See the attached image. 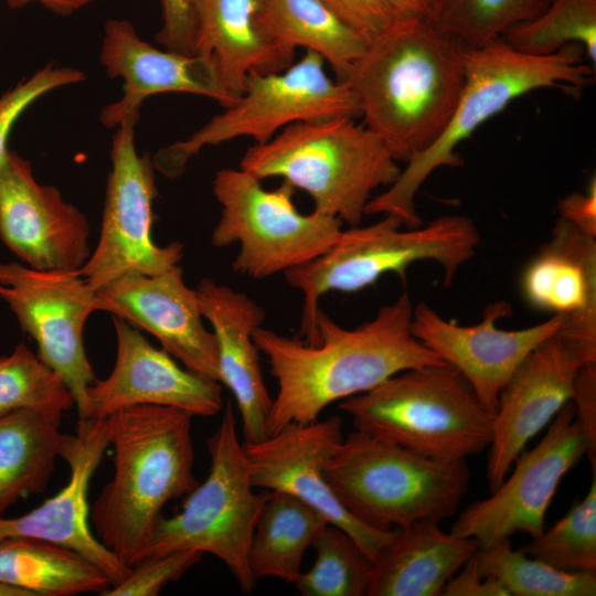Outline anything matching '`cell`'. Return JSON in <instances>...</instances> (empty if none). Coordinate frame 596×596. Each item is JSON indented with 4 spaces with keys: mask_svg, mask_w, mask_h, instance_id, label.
Returning <instances> with one entry per match:
<instances>
[{
    "mask_svg": "<svg viewBox=\"0 0 596 596\" xmlns=\"http://www.w3.org/2000/svg\"><path fill=\"white\" fill-rule=\"evenodd\" d=\"M413 308L405 291L354 329L340 326L320 309L316 343L256 328L254 342L277 382L267 436L291 423L315 422L330 404L364 393L400 372L443 362L413 336Z\"/></svg>",
    "mask_w": 596,
    "mask_h": 596,
    "instance_id": "obj_1",
    "label": "cell"
},
{
    "mask_svg": "<svg viewBox=\"0 0 596 596\" xmlns=\"http://www.w3.org/2000/svg\"><path fill=\"white\" fill-rule=\"evenodd\" d=\"M466 47L428 18L401 19L373 39L345 83L363 124L397 162L424 152L447 126L465 82Z\"/></svg>",
    "mask_w": 596,
    "mask_h": 596,
    "instance_id": "obj_2",
    "label": "cell"
},
{
    "mask_svg": "<svg viewBox=\"0 0 596 596\" xmlns=\"http://www.w3.org/2000/svg\"><path fill=\"white\" fill-rule=\"evenodd\" d=\"M192 417L175 407L135 405L105 418L114 475L89 507V523L128 567L140 561L163 507L198 485Z\"/></svg>",
    "mask_w": 596,
    "mask_h": 596,
    "instance_id": "obj_3",
    "label": "cell"
},
{
    "mask_svg": "<svg viewBox=\"0 0 596 596\" xmlns=\"http://www.w3.org/2000/svg\"><path fill=\"white\" fill-rule=\"evenodd\" d=\"M578 45L550 55H529L501 36L479 47L466 49L465 82L457 106L443 132L424 152L406 162L386 191L371 198L365 214H391L403 225L423 224L415 207L421 187L433 172L461 164L456 148L512 100L530 92L557 87L583 88L593 67L582 63Z\"/></svg>",
    "mask_w": 596,
    "mask_h": 596,
    "instance_id": "obj_4",
    "label": "cell"
},
{
    "mask_svg": "<svg viewBox=\"0 0 596 596\" xmlns=\"http://www.w3.org/2000/svg\"><path fill=\"white\" fill-rule=\"evenodd\" d=\"M240 168L259 180L281 178L312 199L313 211L359 225L372 192L402 169L384 142L353 117L295 123L243 155Z\"/></svg>",
    "mask_w": 596,
    "mask_h": 596,
    "instance_id": "obj_5",
    "label": "cell"
},
{
    "mask_svg": "<svg viewBox=\"0 0 596 596\" xmlns=\"http://www.w3.org/2000/svg\"><path fill=\"white\" fill-rule=\"evenodd\" d=\"M339 408L355 430L435 460H466L492 439L494 414L444 361L400 372Z\"/></svg>",
    "mask_w": 596,
    "mask_h": 596,
    "instance_id": "obj_6",
    "label": "cell"
},
{
    "mask_svg": "<svg viewBox=\"0 0 596 596\" xmlns=\"http://www.w3.org/2000/svg\"><path fill=\"white\" fill-rule=\"evenodd\" d=\"M394 215L368 226L343 230L338 242L316 259L286 273V283L302 295L300 336L316 343L319 299L330 291L355 292L394 273L402 279L407 268L433 260L444 270L450 286L459 269L476 254L480 234L464 215H441L426 225L402 230Z\"/></svg>",
    "mask_w": 596,
    "mask_h": 596,
    "instance_id": "obj_7",
    "label": "cell"
},
{
    "mask_svg": "<svg viewBox=\"0 0 596 596\" xmlns=\"http://www.w3.org/2000/svg\"><path fill=\"white\" fill-rule=\"evenodd\" d=\"M324 476L354 518L380 530L453 517L470 480L466 460L430 459L359 430L338 445Z\"/></svg>",
    "mask_w": 596,
    "mask_h": 596,
    "instance_id": "obj_8",
    "label": "cell"
},
{
    "mask_svg": "<svg viewBox=\"0 0 596 596\" xmlns=\"http://www.w3.org/2000/svg\"><path fill=\"white\" fill-rule=\"evenodd\" d=\"M206 446L205 479L184 496L177 514L158 520L140 561L181 550L210 553L224 563L244 593H251L256 579L248 550L264 494L254 492L231 402Z\"/></svg>",
    "mask_w": 596,
    "mask_h": 596,
    "instance_id": "obj_9",
    "label": "cell"
},
{
    "mask_svg": "<svg viewBox=\"0 0 596 596\" xmlns=\"http://www.w3.org/2000/svg\"><path fill=\"white\" fill-rule=\"evenodd\" d=\"M324 60L313 51L287 68L249 72L241 95L187 139L152 157L156 171L167 178L182 175L188 162L206 146L247 137L264 143L286 127L319 118L361 116L358 99L345 82L332 79Z\"/></svg>",
    "mask_w": 596,
    "mask_h": 596,
    "instance_id": "obj_10",
    "label": "cell"
},
{
    "mask_svg": "<svg viewBox=\"0 0 596 596\" xmlns=\"http://www.w3.org/2000/svg\"><path fill=\"white\" fill-rule=\"evenodd\" d=\"M294 192L285 181L267 190L262 180L241 168L216 172L213 193L221 216L211 244L217 248L240 244L233 262L235 273L255 279L286 273L316 259L338 242L343 222L316 211L300 213Z\"/></svg>",
    "mask_w": 596,
    "mask_h": 596,
    "instance_id": "obj_11",
    "label": "cell"
},
{
    "mask_svg": "<svg viewBox=\"0 0 596 596\" xmlns=\"http://www.w3.org/2000/svg\"><path fill=\"white\" fill-rule=\"evenodd\" d=\"M128 117L113 136L100 233L94 251L76 273L99 290L127 274L153 275L178 265L183 244L161 246L152 240V204L158 194L152 158L138 155Z\"/></svg>",
    "mask_w": 596,
    "mask_h": 596,
    "instance_id": "obj_12",
    "label": "cell"
},
{
    "mask_svg": "<svg viewBox=\"0 0 596 596\" xmlns=\"http://www.w3.org/2000/svg\"><path fill=\"white\" fill-rule=\"evenodd\" d=\"M0 299L36 343L38 356L52 368L75 398L78 418L96 376L84 347V328L96 311V290L76 272L39 270L23 263H0Z\"/></svg>",
    "mask_w": 596,
    "mask_h": 596,
    "instance_id": "obj_13",
    "label": "cell"
},
{
    "mask_svg": "<svg viewBox=\"0 0 596 596\" xmlns=\"http://www.w3.org/2000/svg\"><path fill=\"white\" fill-rule=\"evenodd\" d=\"M589 451L588 438L570 401L543 438L517 457L510 477L490 497L462 510L450 532L477 540L480 547L518 532L539 535L562 478Z\"/></svg>",
    "mask_w": 596,
    "mask_h": 596,
    "instance_id": "obj_14",
    "label": "cell"
},
{
    "mask_svg": "<svg viewBox=\"0 0 596 596\" xmlns=\"http://www.w3.org/2000/svg\"><path fill=\"white\" fill-rule=\"evenodd\" d=\"M339 416L306 424L291 423L266 438L244 444L252 483L291 494L345 531L373 561L394 535L354 518L329 486L324 468L342 441Z\"/></svg>",
    "mask_w": 596,
    "mask_h": 596,
    "instance_id": "obj_15",
    "label": "cell"
},
{
    "mask_svg": "<svg viewBox=\"0 0 596 596\" xmlns=\"http://www.w3.org/2000/svg\"><path fill=\"white\" fill-rule=\"evenodd\" d=\"M0 240L39 270H79L91 256L85 214L36 181L30 161L9 150L0 167Z\"/></svg>",
    "mask_w": 596,
    "mask_h": 596,
    "instance_id": "obj_16",
    "label": "cell"
},
{
    "mask_svg": "<svg viewBox=\"0 0 596 596\" xmlns=\"http://www.w3.org/2000/svg\"><path fill=\"white\" fill-rule=\"evenodd\" d=\"M505 300L488 304L482 320L460 326L445 320L426 302L413 308V336L465 377L478 400L494 414L501 391L523 360L554 336L564 318L553 315L543 322L518 330H504L497 322L510 317Z\"/></svg>",
    "mask_w": 596,
    "mask_h": 596,
    "instance_id": "obj_17",
    "label": "cell"
},
{
    "mask_svg": "<svg viewBox=\"0 0 596 596\" xmlns=\"http://www.w3.org/2000/svg\"><path fill=\"white\" fill-rule=\"evenodd\" d=\"M592 362L558 331L538 345L501 391L494 412L486 478L493 491L517 457L571 401L577 371Z\"/></svg>",
    "mask_w": 596,
    "mask_h": 596,
    "instance_id": "obj_18",
    "label": "cell"
},
{
    "mask_svg": "<svg viewBox=\"0 0 596 596\" xmlns=\"http://www.w3.org/2000/svg\"><path fill=\"white\" fill-rule=\"evenodd\" d=\"M96 311L118 317L153 336L184 368L219 381L217 350L203 323L199 297L174 265L153 274H127L96 291Z\"/></svg>",
    "mask_w": 596,
    "mask_h": 596,
    "instance_id": "obj_19",
    "label": "cell"
},
{
    "mask_svg": "<svg viewBox=\"0 0 596 596\" xmlns=\"http://www.w3.org/2000/svg\"><path fill=\"white\" fill-rule=\"evenodd\" d=\"M116 360L111 373L87 389L85 417L106 418L135 405L175 407L193 416H214L223 406L221 383L181 368L137 328L111 316Z\"/></svg>",
    "mask_w": 596,
    "mask_h": 596,
    "instance_id": "obj_20",
    "label": "cell"
},
{
    "mask_svg": "<svg viewBox=\"0 0 596 596\" xmlns=\"http://www.w3.org/2000/svg\"><path fill=\"white\" fill-rule=\"evenodd\" d=\"M108 446L105 418H78L75 434H67L61 455L70 469L68 481L28 513L0 517V540L26 538L55 543L94 563L111 586L124 581L131 567L98 541L89 523V483Z\"/></svg>",
    "mask_w": 596,
    "mask_h": 596,
    "instance_id": "obj_21",
    "label": "cell"
},
{
    "mask_svg": "<svg viewBox=\"0 0 596 596\" xmlns=\"http://www.w3.org/2000/svg\"><path fill=\"white\" fill-rule=\"evenodd\" d=\"M99 57L109 77L124 79L121 98L100 113L102 124L109 129L139 115L145 99L157 94L202 95L223 108L236 100L223 85L212 60L157 49L143 41L127 20L106 22Z\"/></svg>",
    "mask_w": 596,
    "mask_h": 596,
    "instance_id": "obj_22",
    "label": "cell"
},
{
    "mask_svg": "<svg viewBox=\"0 0 596 596\" xmlns=\"http://www.w3.org/2000/svg\"><path fill=\"white\" fill-rule=\"evenodd\" d=\"M522 295L539 310L561 315V334L596 355V241L558 217L521 277Z\"/></svg>",
    "mask_w": 596,
    "mask_h": 596,
    "instance_id": "obj_23",
    "label": "cell"
},
{
    "mask_svg": "<svg viewBox=\"0 0 596 596\" xmlns=\"http://www.w3.org/2000/svg\"><path fill=\"white\" fill-rule=\"evenodd\" d=\"M202 316L216 342L219 381L234 395L242 421L244 444L267 437L273 398L262 374L253 332L262 327L264 308L242 291L202 279L195 288Z\"/></svg>",
    "mask_w": 596,
    "mask_h": 596,
    "instance_id": "obj_24",
    "label": "cell"
},
{
    "mask_svg": "<svg viewBox=\"0 0 596 596\" xmlns=\"http://www.w3.org/2000/svg\"><path fill=\"white\" fill-rule=\"evenodd\" d=\"M479 549L477 540L444 532L436 521L397 528L373 560L366 596H440Z\"/></svg>",
    "mask_w": 596,
    "mask_h": 596,
    "instance_id": "obj_25",
    "label": "cell"
},
{
    "mask_svg": "<svg viewBox=\"0 0 596 596\" xmlns=\"http://www.w3.org/2000/svg\"><path fill=\"white\" fill-rule=\"evenodd\" d=\"M194 55L214 62L235 99L249 72H279L294 63L265 36L258 0H198Z\"/></svg>",
    "mask_w": 596,
    "mask_h": 596,
    "instance_id": "obj_26",
    "label": "cell"
},
{
    "mask_svg": "<svg viewBox=\"0 0 596 596\" xmlns=\"http://www.w3.org/2000/svg\"><path fill=\"white\" fill-rule=\"evenodd\" d=\"M265 36L294 60L296 47L313 51L345 82L371 40L320 0H258Z\"/></svg>",
    "mask_w": 596,
    "mask_h": 596,
    "instance_id": "obj_27",
    "label": "cell"
},
{
    "mask_svg": "<svg viewBox=\"0 0 596 596\" xmlns=\"http://www.w3.org/2000/svg\"><path fill=\"white\" fill-rule=\"evenodd\" d=\"M328 524L322 513L291 494H264L248 550V565L256 582L273 577L295 584L306 551Z\"/></svg>",
    "mask_w": 596,
    "mask_h": 596,
    "instance_id": "obj_28",
    "label": "cell"
},
{
    "mask_svg": "<svg viewBox=\"0 0 596 596\" xmlns=\"http://www.w3.org/2000/svg\"><path fill=\"white\" fill-rule=\"evenodd\" d=\"M0 583L29 596L102 595L111 584L105 573L79 553L47 541L0 540Z\"/></svg>",
    "mask_w": 596,
    "mask_h": 596,
    "instance_id": "obj_29",
    "label": "cell"
},
{
    "mask_svg": "<svg viewBox=\"0 0 596 596\" xmlns=\"http://www.w3.org/2000/svg\"><path fill=\"white\" fill-rule=\"evenodd\" d=\"M66 436L33 411L0 415V517L19 500L46 489Z\"/></svg>",
    "mask_w": 596,
    "mask_h": 596,
    "instance_id": "obj_30",
    "label": "cell"
},
{
    "mask_svg": "<svg viewBox=\"0 0 596 596\" xmlns=\"http://www.w3.org/2000/svg\"><path fill=\"white\" fill-rule=\"evenodd\" d=\"M476 557L480 575L496 579L509 596L596 595V571L557 570L513 549L510 538L480 547Z\"/></svg>",
    "mask_w": 596,
    "mask_h": 596,
    "instance_id": "obj_31",
    "label": "cell"
},
{
    "mask_svg": "<svg viewBox=\"0 0 596 596\" xmlns=\"http://www.w3.org/2000/svg\"><path fill=\"white\" fill-rule=\"evenodd\" d=\"M74 406L63 379L24 343L0 355V415L33 411L60 426L63 414Z\"/></svg>",
    "mask_w": 596,
    "mask_h": 596,
    "instance_id": "obj_32",
    "label": "cell"
},
{
    "mask_svg": "<svg viewBox=\"0 0 596 596\" xmlns=\"http://www.w3.org/2000/svg\"><path fill=\"white\" fill-rule=\"evenodd\" d=\"M501 38L529 55H550L576 44L596 64V0H550L535 18L505 30Z\"/></svg>",
    "mask_w": 596,
    "mask_h": 596,
    "instance_id": "obj_33",
    "label": "cell"
},
{
    "mask_svg": "<svg viewBox=\"0 0 596 596\" xmlns=\"http://www.w3.org/2000/svg\"><path fill=\"white\" fill-rule=\"evenodd\" d=\"M316 558L295 585L304 596H365L373 561L342 529L328 524L312 545Z\"/></svg>",
    "mask_w": 596,
    "mask_h": 596,
    "instance_id": "obj_34",
    "label": "cell"
},
{
    "mask_svg": "<svg viewBox=\"0 0 596 596\" xmlns=\"http://www.w3.org/2000/svg\"><path fill=\"white\" fill-rule=\"evenodd\" d=\"M550 0H436L428 18L466 49L479 47L531 20Z\"/></svg>",
    "mask_w": 596,
    "mask_h": 596,
    "instance_id": "obj_35",
    "label": "cell"
},
{
    "mask_svg": "<svg viewBox=\"0 0 596 596\" xmlns=\"http://www.w3.org/2000/svg\"><path fill=\"white\" fill-rule=\"evenodd\" d=\"M520 549L557 570L596 571V471L586 496Z\"/></svg>",
    "mask_w": 596,
    "mask_h": 596,
    "instance_id": "obj_36",
    "label": "cell"
},
{
    "mask_svg": "<svg viewBox=\"0 0 596 596\" xmlns=\"http://www.w3.org/2000/svg\"><path fill=\"white\" fill-rule=\"evenodd\" d=\"M86 75L70 66L49 64L0 97V167L8 152L11 130L22 114L39 98L56 88L83 82Z\"/></svg>",
    "mask_w": 596,
    "mask_h": 596,
    "instance_id": "obj_37",
    "label": "cell"
},
{
    "mask_svg": "<svg viewBox=\"0 0 596 596\" xmlns=\"http://www.w3.org/2000/svg\"><path fill=\"white\" fill-rule=\"evenodd\" d=\"M203 554L198 550H181L143 558L131 567L124 581L102 596H156L199 563Z\"/></svg>",
    "mask_w": 596,
    "mask_h": 596,
    "instance_id": "obj_38",
    "label": "cell"
},
{
    "mask_svg": "<svg viewBox=\"0 0 596 596\" xmlns=\"http://www.w3.org/2000/svg\"><path fill=\"white\" fill-rule=\"evenodd\" d=\"M162 25L156 41L166 50L194 55L198 0H159Z\"/></svg>",
    "mask_w": 596,
    "mask_h": 596,
    "instance_id": "obj_39",
    "label": "cell"
},
{
    "mask_svg": "<svg viewBox=\"0 0 596 596\" xmlns=\"http://www.w3.org/2000/svg\"><path fill=\"white\" fill-rule=\"evenodd\" d=\"M320 1L371 41L403 19L385 0Z\"/></svg>",
    "mask_w": 596,
    "mask_h": 596,
    "instance_id": "obj_40",
    "label": "cell"
},
{
    "mask_svg": "<svg viewBox=\"0 0 596 596\" xmlns=\"http://www.w3.org/2000/svg\"><path fill=\"white\" fill-rule=\"evenodd\" d=\"M571 402L574 404L577 419L589 441L588 458L593 471H596V368L595 363L583 365L576 373Z\"/></svg>",
    "mask_w": 596,
    "mask_h": 596,
    "instance_id": "obj_41",
    "label": "cell"
},
{
    "mask_svg": "<svg viewBox=\"0 0 596 596\" xmlns=\"http://www.w3.org/2000/svg\"><path fill=\"white\" fill-rule=\"evenodd\" d=\"M476 554L446 583L440 596H509L496 579L480 575Z\"/></svg>",
    "mask_w": 596,
    "mask_h": 596,
    "instance_id": "obj_42",
    "label": "cell"
},
{
    "mask_svg": "<svg viewBox=\"0 0 596 596\" xmlns=\"http://www.w3.org/2000/svg\"><path fill=\"white\" fill-rule=\"evenodd\" d=\"M560 217L568 221L583 234L596 238V179H590L586 191H575L560 200Z\"/></svg>",
    "mask_w": 596,
    "mask_h": 596,
    "instance_id": "obj_43",
    "label": "cell"
},
{
    "mask_svg": "<svg viewBox=\"0 0 596 596\" xmlns=\"http://www.w3.org/2000/svg\"><path fill=\"white\" fill-rule=\"evenodd\" d=\"M94 0H6L10 8H20L30 2H38L56 14L67 15L84 8Z\"/></svg>",
    "mask_w": 596,
    "mask_h": 596,
    "instance_id": "obj_44",
    "label": "cell"
},
{
    "mask_svg": "<svg viewBox=\"0 0 596 596\" xmlns=\"http://www.w3.org/2000/svg\"><path fill=\"white\" fill-rule=\"evenodd\" d=\"M403 19L429 18L436 0H385Z\"/></svg>",
    "mask_w": 596,
    "mask_h": 596,
    "instance_id": "obj_45",
    "label": "cell"
},
{
    "mask_svg": "<svg viewBox=\"0 0 596 596\" xmlns=\"http://www.w3.org/2000/svg\"><path fill=\"white\" fill-rule=\"evenodd\" d=\"M0 596H29L22 589L0 583Z\"/></svg>",
    "mask_w": 596,
    "mask_h": 596,
    "instance_id": "obj_46",
    "label": "cell"
}]
</instances>
